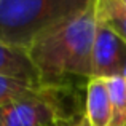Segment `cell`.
<instances>
[{
    "label": "cell",
    "instance_id": "1",
    "mask_svg": "<svg viewBox=\"0 0 126 126\" xmlns=\"http://www.w3.org/2000/svg\"><path fill=\"white\" fill-rule=\"evenodd\" d=\"M97 24V5L94 0L81 15L29 46L27 53L43 83L74 85L77 80H91Z\"/></svg>",
    "mask_w": 126,
    "mask_h": 126
},
{
    "label": "cell",
    "instance_id": "2",
    "mask_svg": "<svg viewBox=\"0 0 126 126\" xmlns=\"http://www.w3.org/2000/svg\"><path fill=\"white\" fill-rule=\"evenodd\" d=\"M94 0H0V42L27 49Z\"/></svg>",
    "mask_w": 126,
    "mask_h": 126
},
{
    "label": "cell",
    "instance_id": "3",
    "mask_svg": "<svg viewBox=\"0 0 126 126\" xmlns=\"http://www.w3.org/2000/svg\"><path fill=\"white\" fill-rule=\"evenodd\" d=\"M75 85H43L0 107V126H49L61 118L83 117L74 96Z\"/></svg>",
    "mask_w": 126,
    "mask_h": 126
},
{
    "label": "cell",
    "instance_id": "4",
    "mask_svg": "<svg viewBox=\"0 0 126 126\" xmlns=\"http://www.w3.org/2000/svg\"><path fill=\"white\" fill-rule=\"evenodd\" d=\"M123 74H126V45L112 31L97 24L93 48V77L109 78Z\"/></svg>",
    "mask_w": 126,
    "mask_h": 126
},
{
    "label": "cell",
    "instance_id": "5",
    "mask_svg": "<svg viewBox=\"0 0 126 126\" xmlns=\"http://www.w3.org/2000/svg\"><path fill=\"white\" fill-rule=\"evenodd\" d=\"M83 118L89 126H112L113 109L105 78L93 77L86 81Z\"/></svg>",
    "mask_w": 126,
    "mask_h": 126
},
{
    "label": "cell",
    "instance_id": "6",
    "mask_svg": "<svg viewBox=\"0 0 126 126\" xmlns=\"http://www.w3.org/2000/svg\"><path fill=\"white\" fill-rule=\"evenodd\" d=\"M0 75L42 81L38 70L32 62L27 49L5 42H0Z\"/></svg>",
    "mask_w": 126,
    "mask_h": 126
},
{
    "label": "cell",
    "instance_id": "7",
    "mask_svg": "<svg viewBox=\"0 0 126 126\" xmlns=\"http://www.w3.org/2000/svg\"><path fill=\"white\" fill-rule=\"evenodd\" d=\"M97 21L126 45V3L123 0H96Z\"/></svg>",
    "mask_w": 126,
    "mask_h": 126
},
{
    "label": "cell",
    "instance_id": "8",
    "mask_svg": "<svg viewBox=\"0 0 126 126\" xmlns=\"http://www.w3.org/2000/svg\"><path fill=\"white\" fill-rule=\"evenodd\" d=\"M45 83H42V81L22 80V78L0 75V107H5V105L21 99L22 96L37 91Z\"/></svg>",
    "mask_w": 126,
    "mask_h": 126
},
{
    "label": "cell",
    "instance_id": "9",
    "mask_svg": "<svg viewBox=\"0 0 126 126\" xmlns=\"http://www.w3.org/2000/svg\"><path fill=\"white\" fill-rule=\"evenodd\" d=\"M110 93L113 121L112 126H126V74L105 78Z\"/></svg>",
    "mask_w": 126,
    "mask_h": 126
},
{
    "label": "cell",
    "instance_id": "10",
    "mask_svg": "<svg viewBox=\"0 0 126 126\" xmlns=\"http://www.w3.org/2000/svg\"><path fill=\"white\" fill-rule=\"evenodd\" d=\"M80 118L81 117H77V118H61V120H56L54 123H51L49 126H77Z\"/></svg>",
    "mask_w": 126,
    "mask_h": 126
},
{
    "label": "cell",
    "instance_id": "11",
    "mask_svg": "<svg viewBox=\"0 0 126 126\" xmlns=\"http://www.w3.org/2000/svg\"><path fill=\"white\" fill-rule=\"evenodd\" d=\"M77 126H89L88 123H86V120H85V118L83 117H81L80 118V120H78V123H77Z\"/></svg>",
    "mask_w": 126,
    "mask_h": 126
},
{
    "label": "cell",
    "instance_id": "12",
    "mask_svg": "<svg viewBox=\"0 0 126 126\" xmlns=\"http://www.w3.org/2000/svg\"><path fill=\"white\" fill-rule=\"evenodd\" d=\"M123 2H125V3H126V0H123Z\"/></svg>",
    "mask_w": 126,
    "mask_h": 126
}]
</instances>
